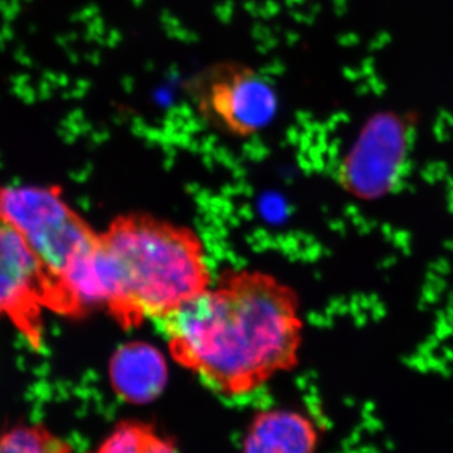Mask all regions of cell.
I'll return each instance as SVG.
<instances>
[{
  "label": "cell",
  "instance_id": "obj_9",
  "mask_svg": "<svg viewBox=\"0 0 453 453\" xmlns=\"http://www.w3.org/2000/svg\"><path fill=\"white\" fill-rule=\"evenodd\" d=\"M92 453H180L177 445L150 422H119Z\"/></svg>",
  "mask_w": 453,
  "mask_h": 453
},
{
  "label": "cell",
  "instance_id": "obj_6",
  "mask_svg": "<svg viewBox=\"0 0 453 453\" xmlns=\"http://www.w3.org/2000/svg\"><path fill=\"white\" fill-rule=\"evenodd\" d=\"M412 133L398 113L371 116L340 165L342 186L357 196H375L399 183Z\"/></svg>",
  "mask_w": 453,
  "mask_h": 453
},
{
  "label": "cell",
  "instance_id": "obj_2",
  "mask_svg": "<svg viewBox=\"0 0 453 453\" xmlns=\"http://www.w3.org/2000/svg\"><path fill=\"white\" fill-rule=\"evenodd\" d=\"M213 281L205 244L195 229L130 211L100 232L83 301L89 314L103 310L130 330L160 323Z\"/></svg>",
  "mask_w": 453,
  "mask_h": 453
},
{
  "label": "cell",
  "instance_id": "obj_11",
  "mask_svg": "<svg viewBox=\"0 0 453 453\" xmlns=\"http://www.w3.org/2000/svg\"><path fill=\"white\" fill-rule=\"evenodd\" d=\"M390 37L387 33H380L375 37V40L372 41V49L380 50L381 47L386 46L387 43H389Z\"/></svg>",
  "mask_w": 453,
  "mask_h": 453
},
{
  "label": "cell",
  "instance_id": "obj_8",
  "mask_svg": "<svg viewBox=\"0 0 453 453\" xmlns=\"http://www.w3.org/2000/svg\"><path fill=\"white\" fill-rule=\"evenodd\" d=\"M320 434L306 414L265 408L253 414L238 453H318Z\"/></svg>",
  "mask_w": 453,
  "mask_h": 453
},
{
  "label": "cell",
  "instance_id": "obj_4",
  "mask_svg": "<svg viewBox=\"0 0 453 453\" xmlns=\"http://www.w3.org/2000/svg\"><path fill=\"white\" fill-rule=\"evenodd\" d=\"M184 92L203 121L234 138L261 133L279 112L275 88L243 62L207 65L184 83Z\"/></svg>",
  "mask_w": 453,
  "mask_h": 453
},
{
  "label": "cell",
  "instance_id": "obj_3",
  "mask_svg": "<svg viewBox=\"0 0 453 453\" xmlns=\"http://www.w3.org/2000/svg\"><path fill=\"white\" fill-rule=\"evenodd\" d=\"M0 219L20 235L65 288L74 320L85 318L80 288L100 232L57 184L0 183Z\"/></svg>",
  "mask_w": 453,
  "mask_h": 453
},
{
  "label": "cell",
  "instance_id": "obj_10",
  "mask_svg": "<svg viewBox=\"0 0 453 453\" xmlns=\"http://www.w3.org/2000/svg\"><path fill=\"white\" fill-rule=\"evenodd\" d=\"M0 453H73V446L43 425H19L0 436Z\"/></svg>",
  "mask_w": 453,
  "mask_h": 453
},
{
  "label": "cell",
  "instance_id": "obj_1",
  "mask_svg": "<svg viewBox=\"0 0 453 453\" xmlns=\"http://www.w3.org/2000/svg\"><path fill=\"white\" fill-rule=\"evenodd\" d=\"M159 324L173 360L222 398L251 395L299 365V297L262 271H223Z\"/></svg>",
  "mask_w": 453,
  "mask_h": 453
},
{
  "label": "cell",
  "instance_id": "obj_7",
  "mask_svg": "<svg viewBox=\"0 0 453 453\" xmlns=\"http://www.w3.org/2000/svg\"><path fill=\"white\" fill-rule=\"evenodd\" d=\"M107 377L113 395L122 403L150 404L168 386V362L155 345L133 340L113 350L107 363Z\"/></svg>",
  "mask_w": 453,
  "mask_h": 453
},
{
  "label": "cell",
  "instance_id": "obj_5",
  "mask_svg": "<svg viewBox=\"0 0 453 453\" xmlns=\"http://www.w3.org/2000/svg\"><path fill=\"white\" fill-rule=\"evenodd\" d=\"M47 312L74 320L61 283L20 235L0 219V318L40 353L46 345Z\"/></svg>",
  "mask_w": 453,
  "mask_h": 453
}]
</instances>
